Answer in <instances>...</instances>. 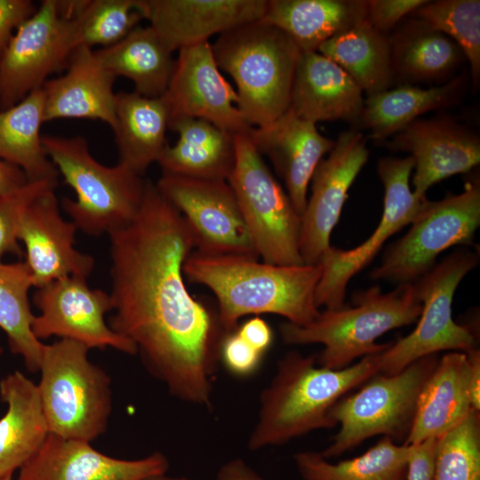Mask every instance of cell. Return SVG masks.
<instances>
[{
    "mask_svg": "<svg viewBox=\"0 0 480 480\" xmlns=\"http://www.w3.org/2000/svg\"><path fill=\"white\" fill-rule=\"evenodd\" d=\"M108 236L109 327L134 343L146 369L172 396L210 408L226 332L217 311L185 284L184 263L195 246L183 217L147 180L134 220Z\"/></svg>",
    "mask_w": 480,
    "mask_h": 480,
    "instance_id": "cell-1",
    "label": "cell"
},
{
    "mask_svg": "<svg viewBox=\"0 0 480 480\" xmlns=\"http://www.w3.org/2000/svg\"><path fill=\"white\" fill-rule=\"evenodd\" d=\"M183 272L189 282L212 292L226 333L235 331L240 318L248 315L276 314L304 326L320 313L315 300L320 263L276 265L259 258L194 251Z\"/></svg>",
    "mask_w": 480,
    "mask_h": 480,
    "instance_id": "cell-2",
    "label": "cell"
},
{
    "mask_svg": "<svg viewBox=\"0 0 480 480\" xmlns=\"http://www.w3.org/2000/svg\"><path fill=\"white\" fill-rule=\"evenodd\" d=\"M379 354L343 369L316 364V354L288 352L277 363L272 380L260 396L256 424L248 449L281 445L309 432L337 426L329 413L347 393L379 373Z\"/></svg>",
    "mask_w": 480,
    "mask_h": 480,
    "instance_id": "cell-3",
    "label": "cell"
},
{
    "mask_svg": "<svg viewBox=\"0 0 480 480\" xmlns=\"http://www.w3.org/2000/svg\"><path fill=\"white\" fill-rule=\"evenodd\" d=\"M212 49L219 68L234 79L236 106L252 127L288 110L301 52L285 33L259 20L219 35Z\"/></svg>",
    "mask_w": 480,
    "mask_h": 480,
    "instance_id": "cell-4",
    "label": "cell"
},
{
    "mask_svg": "<svg viewBox=\"0 0 480 480\" xmlns=\"http://www.w3.org/2000/svg\"><path fill=\"white\" fill-rule=\"evenodd\" d=\"M354 307L325 309L310 324L299 326L289 322L280 324L282 340L289 345L319 343V366L339 370L368 355L380 354L391 342L376 343L387 332L415 323L422 304L414 283L398 284L383 293L379 286L358 291L353 295Z\"/></svg>",
    "mask_w": 480,
    "mask_h": 480,
    "instance_id": "cell-5",
    "label": "cell"
},
{
    "mask_svg": "<svg viewBox=\"0 0 480 480\" xmlns=\"http://www.w3.org/2000/svg\"><path fill=\"white\" fill-rule=\"evenodd\" d=\"M50 160L76 192L62 207L77 228L86 234H110L129 225L141 206L146 182L124 164L106 166L91 154L82 136L43 135Z\"/></svg>",
    "mask_w": 480,
    "mask_h": 480,
    "instance_id": "cell-6",
    "label": "cell"
},
{
    "mask_svg": "<svg viewBox=\"0 0 480 480\" xmlns=\"http://www.w3.org/2000/svg\"><path fill=\"white\" fill-rule=\"evenodd\" d=\"M68 339L44 346L37 384L49 433L91 443L105 433L112 411L111 380Z\"/></svg>",
    "mask_w": 480,
    "mask_h": 480,
    "instance_id": "cell-7",
    "label": "cell"
},
{
    "mask_svg": "<svg viewBox=\"0 0 480 480\" xmlns=\"http://www.w3.org/2000/svg\"><path fill=\"white\" fill-rule=\"evenodd\" d=\"M438 361L423 356L394 374L377 373L356 393L343 396L329 416L340 429L321 455L328 460L382 435L405 441L412 428L419 396Z\"/></svg>",
    "mask_w": 480,
    "mask_h": 480,
    "instance_id": "cell-8",
    "label": "cell"
},
{
    "mask_svg": "<svg viewBox=\"0 0 480 480\" xmlns=\"http://www.w3.org/2000/svg\"><path fill=\"white\" fill-rule=\"evenodd\" d=\"M248 132L234 135L235 164L228 182L258 256L271 264H305L299 249L301 217L252 144Z\"/></svg>",
    "mask_w": 480,
    "mask_h": 480,
    "instance_id": "cell-9",
    "label": "cell"
},
{
    "mask_svg": "<svg viewBox=\"0 0 480 480\" xmlns=\"http://www.w3.org/2000/svg\"><path fill=\"white\" fill-rule=\"evenodd\" d=\"M477 263L476 253L459 250L415 281L422 304L418 324L410 334L391 342L379 354V373H396L412 362L440 351L468 353L476 348L473 329L453 321L452 304L459 284Z\"/></svg>",
    "mask_w": 480,
    "mask_h": 480,
    "instance_id": "cell-10",
    "label": "cell"
},
{
    "mask_svg": "<svg viewBox=\"0 0 480 480\" xmlns=\"http://www.w3.org/2000/svg\"><path fill=\"white\" fill-rule=\"evenodd\" d=\"M411 224L409 231L386 251L372 278L412 284L435 266L444 250L471 245L480 225L479 180L468 181L460 194L428 200Z\"/></svg>",
    "mask_w": 480,
    "mask_h": 480,
    "instance_id": "cell-11",
    "label": "cell"
},
{
    "mask_svg": "<svg viewBox=\"0 0 480 480\" xmlns=\"http://www.w3.org/2000/svg\"><path fill=\"white\" fill-rule=\"evenodd\" d=\"M79 46L76 17L66 16L59 0H44L16 29L0 58V110L41 88L52 73L67 68Z\"/></svg>",
    "mask_w": 480,
    "mask_h": 480,
    "instance_id": "cell-12",
    "label": "cell"
},
{
    "mask_svg": "<svg viewBox=\"0 0 480 480\" xmlns=\"http://www.w3.org/2000/svg\"><path fill=\"white\" fill-rule=\"evenodd\" d=\"M413 168L410 156L379 159L377 172L384 188L380 221L371 236L357 247L346 251L331 246L324 252L319 262L322 276L315 294L318 308H343L350 279L372 261L388 237L411 224L425 206L428 200L417 197L410 188Z\"/></svg>",
    "mask_w": 480,
    "mask_h": 480,
    "instance_id": "cell-13",
    "label": "cell"
},
{
    "mask_svg": "<svg viewBox=\"0 0 480 480\" xmlns=\"http://www.w3.org/2000/svg\"><path fill=\"white\" fill-rule=\"evenodd\" d=\"M156 185L183 217L196 252L259 258L228 180L163 172Z\"/></svg>",
    "mask_w": 480,
    "mask_h": 480,
    "instance_id": "cell-14",
    "label": "cell"
},
{
    "mask_svg": "<svg viewBox=\"0 0 480 480\" xmlns=\"http://www.w3.org/2000/svg\"><path fill=\"white\" fill-rule=\"evenodd\" d=\"M33 296L40 310L32 322L37 340L51 336L77 341L90 348H113L128 355H136L132 341L114 332L105 321L112 311L108 293L91 288L86 277L69 276L36 288Z\"/></svg>",
    "mask_w": 480,
    "mask_h": 480,
    "instance_id": "cell-15",
    "label": "cell"
},
{
    "mask_svg": "<svg viewBox=\"0 0 480 480\" xmlns=\"http://www.w3.org/2000/svg\"><path fill=\"white\" fill-rule=\"evenodd\" d=\"M366 140L356 130L343 131L310 180L311 195L301 215L299 249L305 264H317L331 247L348 192L368 160Z\"/></svg>",
    "mask_w": 480,
    "mask_h": 480,
    "instance_id": "cell-16",
    "label": "cell"
},
{
    "mask_svg": "<svg viewBox=\"0 0 480 480\" xmlns=\"http://www.w3.org/2000/svg\"><path fill=\"white\" fill-rule=\"evenodd\" d=\"M164 95L169 104L170 120L199 118L232 135L252 128L236 106V91L220 72L209 42L179 51Z\"/></svg>",
    "mask_w": 480,
    "mask_h": 480,
    "instance_id": "cell-17",
    "label": "cell"
},
{
    "mask_svg": "<svg viewBox=\"0 0 480 480\" xmlns=\"http://www.w3.org/2000/svg\"><path fill=\"white\" fill-rule=\"evenodd\" d=\"M383 145L411 154L415 169L412 192L420 199L427 198L432 185L468 172L480 163L478 136L448 116L418 118Z\"/></svg>",
    "mask_w": 480,
    "mask_h": 480,
    "instance_id": "cell-18",
    "label": "cell"
},
{
    "mask_svg": "<svg viewBox=\"0 0 480 480\" xmlns=\"http://www.w3.org/2000/svg\"><path fill=\"white\" fill-rule=\"evenodd\" d=\"M168 469V459L159 452L139 460L116 459L89 442L49 433L16 480H145Z\"/></svg>",
    "mask_w": 480,
    "mask_h": 480,
    "instance_id": "cell-19",
    "label": "cell"
},
{
    "mask_svg": "<svg viewBox=\"0 0 480 480\" xmlns=\"http://www.w3.org/2000/svg\"><path fill=\"white\" fill-rule=\"evenodd\" d=\"M267 0H137L143 19L173 52L262 18Z\"/></svg>",
    "mask_w": 480,
    "mask_h": 480,
    "instance_id": "cell-20",
    "label": "cell"
},
{
    "mask_svg": "<svg viewBox=\"0 0 480 480\" xmlns=\"http://www.w3.org/2000/svg\"><path fill=\"white\" fill-rule=\"evenodd\" d=\"M76 230L73 221L61 217L54 189L42 193L24 211L19 240L25 244L35 287L65 276H90L94 260L74 247Z\"/></svg>",
    "mask_w": 480,
    "mask_h": 480,
    "instance_id": "cell-21",
    "label": "cell"
},
{
    "mask_svg": "<svg viewBox=\"0 0 480 480\" xmlns=\"http://www.w3.org/2000/svg\"><path fill=\"white\" fill-rule=\"evenodd\" d=\"M255 149L271 161L295 210L302 215L311 177L335 140L322 135L315 123L288 108L273 122L248 132Z\"/></svg>",
    "mask_w": 480,
    "mask_h": 480,
    "instance_id": "cell-22",
    "label": "cell"
},
{
    "mask_svg": "<svg viewBox=\"0 0 480 480\" xmlns=\"http://www.w3.org/2000/svg\"><path fill=\"white\" fill-rule=\"evenodd\" d=\"M115 79L95 51L86 45L77 46L68 60L66 73L42 86L44 122L60 118L95 119L113 130Z\"/></svg>",
    "mask_w": 480,
    "mask_h": 480,
    "instance_id": "cell-23",
    "label": "cell"
},
{
    "mask_svg": "<svg viewBox=\"0 0 480 480\" xmlns=\"http://www.w3.org/2000/svg\"><path fill=\"white\" fill-rule=\"evenodd\" d=\"M363 91L334 61L318 52H301L293 79L290 108L316 124L344 120L357 123Z\"/></svg>",
    "mask_w": 480,
    "mask_h": 480,
    "instance_id": "cell-24",
    "label": "cell"
},
{
    "mask_svg": "<svg viewBox=\"0 0 480 480\" xmlns=\"http://www.w3.org/2000/svg\"><path fill=\"white\" fill-rule=\"evenodd\" d=\"M471 375L468 353L450 351L438 359L419 396L413 423L404 444L437 438L468 416L474 410Z\"/></svg>",
    "mask_w": 480,
    "mask_h": 480,
    "instance_id": "cell-25",
    "label": "cell"
},
{
    "mask_svg": "<svg viewBox=\"0 0 480 480\" xmlns=\"http://www.w3.org/2000/svg\"><path fill=\"white\" fill-rule=\"evenodd\" d=\"M7 404L0 419V480L12 476L39 451L49 434L37 384L14 371L0 381Z\"/></svg>",
    "mask_w": 480,
    "mask_h": 480,
    "instance_id": "cell-26",
    "label": "cell"
},
{
    "mask_svg": "<svg viewBox=\"0 0 480 480\" xmlns=\"http://www.w3.org/2000/svg\"><path fill=\"white\" fill-rule=\"evenodd\" d=\"M177 142L166 145L157 163L164 173L228 180L235 164L234 135L199 118L170 120Z\"/></svg>",
    "mask_w": 480,
    "mask_h": 480,
    "instance_id": "cell-27",
    "label": "cell"
},
{
    "mask_svg": "<svg viewBox=\"0 0 480 480\" xmlns=\"http://www.w3.org/2000/svg\"><path fill=\"white\" fill-rule=\"evenodd\" d=\"M113 129L119 163L143 176L165 146L171 112L164 95L148 98L135 92L116 93Z\"/></svg>",
    "mask_w": 480,
    "mask_h": 480,
    "instance_id": "cell-28",
    "label": "cell"
},
{
    "mask_svg": "<svg viewBox=\"0 0 480 480\" xmlns=\"http://www.w3.org/2000/svg\"><path fill=\"white\" fill-rule=\"evenodd\" d=\"M366 0H267L260 20L285 33L301 52H317L365 18Z\"/></svg>",
    "mask_w": 480,
    "mask_h": 480,
    "instance_id": "cell-29",
    "label": "cell"
},
{
    "mask_svg": "<svg viewBox=\"0 0 480 480\" xmlns=\"http://www.w3.org/2000/svg\"><path fill=\"white\" fill-rule=\"evenodd\" d=\"M410 18L388 36L394 81L416 83L447 77L466 60L462 51L447 36Z\"/></svg>",
    "mask_w": 480,
    "mask_h": 480,
    "instance_id": "cell-30",
    "label": "cell"
},
{
    "mask_svg": "<svg viewBox=\"0 0 480 480\" xmlns=\"http://www.w3.org/2000/svg\"><path fill=\"white\" fill-rule=\"evenodd\" d=\"M464 75L429 88L402 85L367 96L357 121L369 138L383 142L418 116L454 104L465 89Z\"/></svg>",
    "mask_w": 480,
    "mask_h": 480,
    "instance_id": "cell-31",
    "label": "cell"
},
{
    "mask_svg": "<svg viewBox=\"0 0 480 480\" xmlns=\"http://www.w3.org/2000/svg\"><path fill=\"white\" fill-rule=\"evenodd\" d=\"M44 123L42 87L14 106L0 110V159L20 168L28 181H58L59 172L46 155L40 130Z\"/></svg>",
    "mask_w": 480,
    "mask_h": 480,
    "instance_id": "cell-32",
    "label": "cell"
},
{
    "mask_svg": "<svg viewBox=\"0 0 480 480\" xmlns=\"http://www.w3.org/2000/svg\"><path fill=\"white\" fill-rule=\"evenodd\" d=\"M95 52L116 77L133 83L135 92L157 98L167 91L175 60L150 26H138L120 42Z\"/></svg>",
    "mask_w": 480,
    "mask_h": 480,
    "instance_id": "cell-33",
    "label": "cell"
},
{
    "mask_svg": "<svg viewBox=\"0 0 480 480\" xmlns=\"http://www.w3.org/2000/svg\"><path fill=\"white\" fill-rule=\"evenodd\" d=\"M317 52L338 64L367 96L389 89L394 82L388 36L365 18L324 42Z\"/></svg>",
    "mask_w": 480,
    "mask_h": 480,
    "instance_id": "cell-34",
    "label": "cell"
},
{
    "mask_svg": "<svg viewBox=\"0 0 480 480\" xmlns=\"http://www.w3.org/2000/svg\"><path fill=\"white\" fill-rule=\"evenodd\" d=\"M411 445L397 444L383 436L362 455L331 463L320 452L293 455L304 480H405Z\"/></svg>",
    "mask_w": 480,
    "mask_h": 480,
    "instance_id": "cell-35",
    "label": "cell"
},
{
    "mask_svg": "<svg viewBox=\"0 0 480 480\" xmlns=\"http://www.w3.org/2000/svg\"><path fill=\"white\" fill-rule=\"evenodd\" d=\"M34 286L25 263H0V328L6 333L10 349L22 357L28 371H39L44 344L32 332V313L28 300Z\"/></svg>",
    "mask_w": 480,
    "mask_h": 480,
    "instance_id": "cell-36",
    "label": "cell"
},
{
    "mask_svg": "<svg viewBox=\"0 0 480 480\" xmlns=\"http://www.w3.org/2000/svg\"><path fill=\"white\" fill-rule=\"evenodd\" d=\"M409 16L457 44L469 62L471 83L476 89L480 79V1H427Z\"/></svg>",
    "mask_w": 480,
    "mask_h": 480,
    "instance_id": "cell-37",
    "label": "cell"
},
{
    "mask_svg": "<svg viewBox=\"0 0 480 480\" xmlns=\"http://www.w3.org/2000/svg\"><path fill=\"white\" fill-rule=\"evenodd\" d=\"M142 19L137 0H83L76 15L78 45H113Z\"/></svg>",
    "mask_w": 480,
    "mask_h": 480,
    "instance_id": "cell-38",
    "label": "cell"
},
{
    "mask_svg": "<svg viewBox=\"0 0 480 480\" xmlns=\"http://www.w3.org/2000/svg\"><path fill=\"white\" fill-rule=\"evenodd\" d=\"M433 480H480V412L436 438Z\"/></svg>",
    "mask_w": 480,
    "mask_h": 480,
    "instance_id": "cell-39",
    "label": "cell"
},
{
    "mask_svg": "<svg viewBox=\"0 0 480 480\" xmlns=\"http://www.w3.org/2000/svg\"><path fill=\"white\" fill-rule=\"evenodd\" d=\"M56 181H28L18 189L0 196V263L7 254L22 256L19 244V229L21 216L27 207L42 193L54 189Z\"/></svg>",
    "mask_w": 480,
    "mask_h": 480,
    "instance_id": "cell-40",
    "label": "cell"
},
{
    "mask_svg": "<svg viewBox=\"0 0 480 480\" xmlns=\"http://www.w3.org/2000/svg\"><path fill=\"white\" fill-rule=\"evenodd\" d=\"M263 354L239 336L236 331L226 333L220 350L225 367L234 375L248 376L259 367Z\"/></svg>",
    "mask_w": 480,
    "mask_h": 480,
    "instance_id": "cell-41",
    "label": "cell"
},
{
    "mask_svg": "<svg viewBox=\"0 0 480 480\" xmlns=\"http://www.w3.org/2000/svg\"><path fill=\"white\" fill-rule=\"evenodd\" d=\"M426 0H366L365 20L387 35L403 18L424 4Z\"/></svg>",
    "mask_w": 480,
    "mask_h": 480,
    "instance_id": "cell-42",
    "label": "cell"
},
{
    "mask_svg": "<svg viewBox=\"0 0 480 480\" xmlns=\"http://www.w3.org/2000/svg\"><path fill=\"white\" fill-rule=\"evenodd\" d=\"M36 10L30 0H0V58L18 27Z\"/></svg>",
    "mask_w": 480,
    "mask_h": 480,
    "instance_id": "cell-43",
    "label": "cell"
},
{
    "mask_svg": "<svg viewBox=\"0 0 480 480\" xmlns=\"http://www.w3.org/2000/svg\"><path fill=\"white\" fill-rule=\"evenodd\" d=\"M436 442L430 438L411 445L405 480H433Z\"/></svg>",
    "mask_w": 480,
    "mask_h": 480,
    "instance_id": "cell-44",
    "label": "cell"
},
{
    "mask_svg": "<svg viewBox=\"0 0 480 480\" xmlns=\"http://www.w3.org/2000/svg\"><path fill=\"white\" fill-rule=\"evenodd\" d=\"M236 331L241 338L262 354L270 348L273 341L271 327L259 316L238 324Z\"/></svg>",
    "mask_w": 480,
    "mask_h": 480,
    "instance_id": "cell-45",
    "label": "cell"
},
{
    "mask_svg": "<svg viewBox=\"0 0 480 480\" xmlns=\"http://www.w3.org/2000/svg\"><path fill=\"white\" fill-rule=\"evenodd\" d=\"M216 480H266L244 460L233 459L225 462L218 470Z\"/></svg>",
    "mask_w": 480,
    "mask_h": 480,
    "instance_id": "cell-46",
    "label": "cell"
},
{
    "mask_svg": "<svg viewBox=\"0 0 480 480\" xmlns=\"http://www.w3.org/2000/svg\"><path fill=\"white\" fill-rule=\"evenodd\" d=\"M28 181L20 168L0 159V196L18 189Z\"/></svg>",
    "mask_w": 480,
    "mask_h": 480,
    "instance_id": "cell-47",
    "label": "cell"
},
{
    "mask_svg": "<svg viewBox=\"0 0 480 480\" xmlns=\"http://www.w3.org/2000/svg\"><path fill=\"white\" fill-rule=\"evenodd\" d=\"M145 480H189V479L185 478V477H170V476H166L165 475H161V476L149 477Z\"/></svg>",
    "mask_w": 480,
    "mask_h": 480,
    "instance_id": "cell-48",
    "label": "cell"
},
{
    "mask_svg": "<svg viewBox=\"0 0 480 480\" xmlns=\"http://www.w3.org/2000/svg\"><path fill=\"white\" fill-rule=\"evenodd\" d=\"M4 480H12V476H7V477L4 478Z\"/></svg>",
    "mask_w": 480,
    "mask_h": 480,
    "instance_id": "cell-49",
    "label": "cell"
},
{
    "mask_svg": "<svg viewBox=\"0 0 480 480\" xmlns=\"http://www.w3.org/2000/svg\"><path fill=\"white\" fill-rule=\"evenodd\" d=\"M2 352H3V349L0 348V356H1Z\"/></svg>",
    "mask_w": 480,
    "mask_h": 480,
    "instance_id": "cell-50",
    "label": "cell"
}]
</instances>
